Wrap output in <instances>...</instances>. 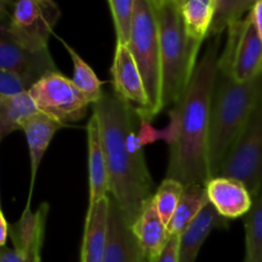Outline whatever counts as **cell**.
<instances>
[{
    "mask_svg": "<svg viewBox=\"0 0 262 262\" xmlns=\"http://www.w3.org/2000/svg\"><path fill=\"white\" fill-rule=\"evenodd\" d=\"M92 113L100 124L110 197L132 225L143 204L154 194V179L138 138L141 119L136 107L114 91L104 92L102 99L92 105Z\"/></svg>",
    "mask_w": 262,
    "mask_h": 262,
    "instance_id": "obj_1",
    "label": "cell"
},
{
    "mask_svg": "<svg viewBox=\"0 0 262 262\" xmlns=\"http://www.w3.org/2000/svg\"><path fill=\"white\" fill-rule=\"evenodd\" d=\"M220 36L211 38L183 96L173 106L178 118V136L169 146L165 178L184 187L206 184L212 178L209 164L210 110L220 56Z\"/></svg>",
    "mask_w": 262,
    "mask_h": 262,
    "instance_id": "obj_2",
    "label": "cell"
},
{
    "mask_svg": "<svg viewBox=\"0 0 262 262\" xmlns=\"http://www.w3.org/2000/svg\"><path fill=\"white\" fill-rule=\"evenodd\" d=\"M262 76L237 83L217 71L210 110L209 164L216 177L225 159L242 135L260 92Z\"/></svg>",
    "mask_w": 262,
    "mask_h": 262,
    "instance_id": "obj_3",
    "label": "cell"
},
{
    "mask_svg": "<svg viewBox=\"0 0 262 262\" xmlns=\"http://www.w3.org/2000/svg\"><path fill=\"white\" fill-rule=\"evenodd\" d=\"M160 40L164 109L183 96L197 67L202 42L186 32L176 0H154Z\"/></svg>",
    "mask_w": 262,
    "mask_h": 262,
    "instance_id": "obj_4",
    "label": "cell"
},
{
    "mask_svg": "<svg viewBox=\"0 0 262 262\" xmlns=\"http://www.w3.org/2000/svg\"><path fill=\"white\" fill-rule=\"evenodd\" d=\"M128 48L140 69L148 99L147 110L140 119L150 123L164 110L160 40L154 0H136L135 23Z\"/></svg>",
    "mask_w": 262,
    "mask_h": 262,
    "instance_id": "obj_5",
    "label": "cell"
},
{
    "mask_svg": "<svg viewBox=\"0 0 262 262\" xmlns=\"http://www.w3.org/2000/svg\"><path fill=\"white\" fill-rule=\"evenodd\" d=\"M217 176L242 182L252 197L262 187V83L245 129Z\"/></svg>",
    "mask_w": 262,
    "mask_h": 262,
    "instance_id": "obj_6",
    "label": "cell"
},
{
    "mask_svg": "<svg viewBox=\"0 0 262 262\" xmlns=\"http://www.w3.org/2000/svg\"><path fill=\"white\" fill-rule=\"evenodd\" d=\"M225 46L217 61V71L237 83L262 76V42L250 13L228 28Z\"/></svg>",
    "mask_w": 262,
    "mask_h": 262,
    "instance_id": "obj_7",
    "label": "cell"
},
{
    "mask_svg": "<svg viewBox=\"0 0 262 262\" xmlns=\"http://www.w3.org/2000/svg\"><path fill=\"white\" fill-rule=\"evenodd\" d=\"M28 95L38 112L68 125L83 119L90 104L72 79L55 72L36 82Z\"/></svg>",
    "mask_w": 262,
    "mask_h": 262,
    "instance_id": "obj_8",
    "label": "cell"
},
{
    "mask_svg": "<svg viewBox=\"0 0 262 262\" xmlns=\"http://www.w3.org/2000/svg\"><path fill=\"white\" fill-rule=\"evenodd\" d=\"M60 17V8L51 0H20L13 4L7 25L18 43L41 51L49 49V38Z\"/></svg>",
    "mask_w": 262,
    "mask_h": 262,
    "instance_id": "obj_9",
    "label": "cell"
},
{
    "mask_svg": "<svg viewBox=\"0 0 262 262\" xmlns=\"http://www.w3.org/2000/svg\"><path fill=\"white\" fill-rule=\"evenodd\" d=\"M0 69L18 74L30 89L43 77L59 72L49 49H26L10 35L7 22L0 23Z\"/></svg>",
    "mask_w": 262,
    "mask_h": 262,
    "instance_id": "obj_10",
    "label": "cell"
},
{
    "mask_svg": "<svg viewBox=\"0 0 262 262\" xmlns=\"http://www.w3.org/2000/svg\"><path fill=\"white\" fill-rule=\"evenodd\" d=\"M110 72L115 94L130 105H136L137 115H142L148 107L147 94L140 69L128 46H115L114 60Z\"/></svg>",
    "mask_w": 262,
    "mask_h": 262,
    "instance_id": "obj_11",
    "label": "cell"
},
{
    "mask_svg": "<svg viewBox=\"0 0 262 262\" xmlns=\"http://www.w3.org/2000/svg\"><path fill=\"white\" fill-rule=\"evenodd\" d=\"M205 188L210 204L227 220L246 216L252 207V194L237 179L222 176L212 177L205 184Z\"/></svg>",
    "mask_w": 262,
    "mask_h": 262,
    "instance_id": "obj_12",
    "label": "cell"
},
{
    "mask_svg": "<svg viewBox=\"0 0 262 262\" xmlns=\"http://www.w3.org/2000/svg\"><path fill=\"white\" fill-rule=\"evenodd\" d=\"M104 262H150L141 250L130 224L117 202L110 197L109 233Z\"/></svg>",
    "mask_w": 262,
    "mask_h": 262,
    "instance_id": "obj_13",
    "label": "cell"
},
{
    "mask_svg": "<svg viewBox=\"0 0 262 262\" xmlns=\"http://www.w3.org/2000/svg\"><path fill=\"white\" fill-rule=\"evenodd\" d=\"M87 165H89V209L110 194L109 171L102 147L100 124L92 113L87 123Z\"/></svg>",
    "mask_w": 262,
    "mask_h": 262,
    "instance_id": "obj_14",
    "label": "cell"
},
{
    "mask_svg": "<svg viewBox=\"0 0 262 262\" xmlns=\"http://www.w3.org/2000/svg\"><path fill=\"white\" fill-rule=\"evenodd\" d=\"M64 127H67V125L48 117L41 112L31 115L22 123V130L25 132L26 140H27L31 160L30 193H28V201L26 207H31V199H32L36 176H37V170L40 168L43 155H45L50 142L53 141L55 133Z\"/></svg>",
    "mask_w": 262,
    "mask_h": 262,
    "instance_id": "obj_15",
    "label": "cell"
},
{
    "mask_svg": "<svg viewBox=\"0 0 262 262\" xmlns=\"http://www.w3.org/2000/svg\"><path fill=\"white\" fill-rule=\"evenodd\" d=\"M152 196L143 204L137 219L130 225V229L147 260L156 262L168 242L169 235L166 225L156 210Z\"/></svg>",
    "mask_w": 262,
    "mask_h": 262,
    "instance_id": "obj_16",
    "label": "cell"
},
{
    "mask_svg": "<svg viewBox=\"0 0 262 262\" xmlns=\"http://www.w3.org/2000/svg\"><path fill=\"white\" fill-rule=\"evenodd\" d=\"M110 194L94 207L87 209L83 239L81 247V262H104L109 233Z\"/></svg>",
    "mask_w": 262,
    "mask_h": 262,
    "instance_id": "obj_17",
    "label": "cell"
},
{
    "mask_svg": "<svg viewBox=\"0 0 262 262\" xmlns=\"http://www.w3.org/2000/svg\"><path fill=\"white\" fill-rule=\"evenodd\" d=\"M228 227L229 220L224 219L209 202L181 235L179 262H196L197 256L210 233L215 229H228Z\"/></svg>",
    "mask_w": 262,
    "mask_h": 262,
    "instance_id": "obj_18",
    "label": "cell"
},
{
    "mask_svg": "<svg viewBox=\"0 0 262 262\" xmlns=\"http://www.w3.org/2000/svg\"><path fill=\"white\" fill-rule=\"evenodd\" d=\"M186 32L193 40L204 42L209 37L215 12V0H176Z\"/></svg>",
    "mask_w": 262,
    "mask_h": 262,
    "instance_id": "obj_19",
    "label": "cell"
},
{
    "mask_svg": "<svg viewBox=\"0 0 262 262\" xmlns=\"http://www.w3.org/2000/svg\"><path fill=\"white\" fill-rule=\"evenodd\" d=\"M209 204L206 188L204 184H193L184 188L181 202L166 227L168 235H182L200 212Z\"/></svg>",
    "mask_w": 262,
    "mask_h": 262,
    "instance_id": "obj_20",
    "label": "cell"
},
{
    "mask_svg": "<svg viewBox=\"0 0 262 262\" xmlns=\"http://www.w3.org/2000/svg\"><path fill=\"white\" fill-rule=\"evenodd\" d=\"M37 112L28 92L14 96L0 95V141L14 130L22 129V123Z\"/></svg>",
    "mask_w": 262,
    "mask_h": 262,
    "instance_id": "obj_21",
    "label": "cell"
},
{
    "mask_svg": "<svg viewBox=\"0 0 262 262\" xmlns=\"http://www.w3.org/2000/svg\"><path fill=\"white\" fill-rule=\"evenodd\" d=\"M59 40L61 41L64 48L67 49L72 61H73V77H72V82L86 96V99L89 100L92 106L94 104L99 102L102 99V96H104L102 82L96 76L94 69L84 61V59L71 45H68L63 38H59Z\"/></svg>",
    "mask_w": 262,
    "mask_h": 262,
    "instance_id": "obj_22",
    "label": "cell"
},
{
    "mask_svg": "<svg viewBox=\"0 0 262 262\" xmlns=\"http://www.w3.org/2000/svg\"><path fill=\"white\" fill-rule=\"evenodd\" d=\"M246 252L243 262H262V187L245 216Z\"/></svg>",
    "mask_w": 262,
    "mask_h": 262,
    "instance_id": "obj_23",
    "label": "cell"
},
{
    "mask_svg": "<svg viewBox=\"0 0 262 262\" xmlns=\"http://www.w3.org/2000/svg\"><path fill=\"white\" fill-rule=\"evenodd\" d=\"M253 4L255 2L252 0H215V12L209 37L220 36L230 25L242 20L246 13H250Z\"/></svg>",
    "mask_w": 262,
    "mask_h": 262,
    "instance_id": "obj_24",
    "label": "cell"
},
{
    "mask_svg": "<svg viewBox=\"0 0 262 262\" xmlns=\"http://www.w3.org/2000/svg\"><path fill=\"white\" fill-rule=\"evenodd\" d=\"M186 187L176 179L165 178L154 192V202L164 224L168 227L181 202Z\"/></svg>",
    "mask_w": 262,
    "mask_h": 262,
    "instance_id": "obj_25",
    "label": "cell"
},
{
    "mask_svg": "<svg viewBox=\"0 0 262 262\" xmlns=\"http://www.w3.org/2000/svg\"><path fill=\"white\" fill-rule=\"evenodd\" d=\"M107 5L114 22L117 45L128 46L135 23L136 0H109Z\"/></svg>",
    "mask_w": 262,
    "mask_h": 262,
    "instance_id": "obj_26",
    "label": "cell"
},
{
    "mask_svg": "<svg viewBox=\"0 0 262 262\" xmlns=\"http://www.w3.org/2000/svg\"><path fill=\"white\" fill-rule=\"evenodd\" d=\"M28 90L30 86L18 74L0 69V95L14 96V95L28 92Z\"/></svg>",
    "mask_w": 262,
    "mask_h": 262,
    "instance_id": "obj_27",
    "label": "cell"
},
{
    "mask_svg": "<svg viewBox=\"0 0 262 262\" xmlns=\"http://www.w3.org/2000/svg\"><path fill=\"white\" fill-rule=\"evenodd\" d=\"M179 243H181V235L169 237L163 252L160 253L156 262H179Z\"/></svg>",
    "mask_w": 262,
    "mask_h": 262,
    "instance_id": "obj_28",
    "label": "cell"
},
{
    "mask_svg": "<svg viewBox=\"0 0 262 262\" xmlns=\"http://www.w3.org/2000/svg\"><path fill=\"white\" fill-rule=\"evenodd\" d=\"M250 15L252 18V22L255 25L257 35L262 42V0L255 2V4H253V7L250 10Z\"/></svg>",
    "mask_w": 262,
    "mask_h": 262,
    "instance_id": "obj_29",
    "label": "cell"
},
{
    "mask_svg": "<svg viewBox=\"0 0 262 262\" xmlns=\"http://www.w3.org/2000/svg\"><path fill=\"white\" fill-rule=\"evenodd\" d=\"M8 235H9V224L7 223L4 214L0 210V247H4L5 246Z\"/></svg>",
    "mask_w": 262,
    "mask_h": 262,
    "instance_id": "obj_30",
    "label": "cell"
},
{
    "mask_svg": "<svg viewBox=\"0 0 262 262\" xmlns=\"http://www.w3.org/2000/svg\"><path fill=\"white\" fill-rule=\"evenodd\" d=\"M8 5H9V3L0 0V23L4 22L8 18Z\"/></svg>",
    "mask_w": 262,
    "mask_h": 262,
    "instance_id": "obj_31",
    "label": "cell"
},
{
    "mask_svg": "<svg viewBox=\"0 0 262 262\" xmlns=\"http://www.w3.org/2000/svg\"><path fill=\"white\" fill-rule=\"evenodd\" d=\"M0 210H2V201H0Z\"/></svg>",
    "mask_w": 262,
    "mask_h": 262,
    "instance_id": "obj_32",
    "label": "cell"
}]
</instances>
